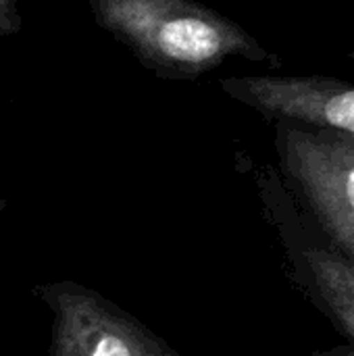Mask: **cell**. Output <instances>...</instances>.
Returning a JSON list of instances; mask_svg holds the SVG:
<instances>
[{
	"mask_svg": "<svg viewBox=\"0 0 354 356\" xmlns=\"http://www.w3.org/2000/svg\"><path fill=\"white\" fill-rule=\"evenodd\" d=\"M275 146L288 181L354 267V138L275 121Z\"/></svg>",
	"mask_w": 354,
	"mask_h": 356,
	"instance_id": "2",
	"label": "cell"
},
{
	"mask_svg": "<svg viewBox=\"0 0 354 356\" xmlns=\"http://www.w3.org/2000/svg\"><path fill=\"white\" fill-rule=\"evenodd\" d=\"M94 19L163 77H196L232 56L275 60L242 25L194 0H90Z\"/></svg>",
	"mask_w": 354,
	"mask_h": 356,
	"instance_id": "1",
	"label": "cell"
},
{
	"mask_svg": "<svg viewBox=\"0 0 354 356\" xmlns=\"http://www.w3.org/2000/svg\"><path fill=\"white\" fill-rule=\"evenodd\" d=\"M4 211H6V200L0 196V219H2V215H4Z\"/></svg>",
	"mask_w": 354,
	"mask_h": 356,
	"instance_id": "8",
	"label": "cell"
},
{
	"mask_svg": "<svg viewBox=\"0 0 354 356\" xmlns=\"http://www.w3.org/2000/svg\"><path fill=\"white\" fill-rule=\"evenodd\" d=\"M21 29V15L15 0H0V35H13Z\"/></svg>",
	"mask_w": 354,
	"mask_h": 356,
	"instance_id": "6",
	"label": "cell"
},
{
	"mask_svg": "<svg viewBox=\"0 0 354 356\" xmlns=\"http://www.w3.org/2000/svg\"><path fill=\"white\" fill-rule=\"evenodd\" d=\"M305 265L317 298L354 342V267L340 252L319 246L305 252Z\"/></svg>",
	"mask_w": 354,
	"mask_h": 356,
	"instance_id": "5",
	"label": "cell"
},
{
	"mask_svg": "<svg viewBox=\"0 0 354 356\" xmlns=\"http://www.w3.org/2000/svg\"><path fill=\"white\" fill-rule=\"evenodd\" d=\"M321 356H354V348L351 346H344V348H336V350H330Z\"/></svg>",
	"mask_w": 354,
	"mask_h": 356,
	"instance_id": "7",
	"label": "cell"
},
{
	"mask_svg": "<svg viewBox=\"0 0 354 356\" xmlns=\"http://www.w3.org/2000/svg\"><path fill=\"white\" fill-rule=\"evenodd\" d=\"M346 58H348V60L353 63V67H354V50H353V52H348V54H346Z\"/></svg>",
	"mask_w": 354,
	"mask_h": 356,
	"instance_id": "9",
	"label": "cell"
},
{
	"mask_svg": "<svg viewBox=\"0 0 354 356\" xmlns=\"http://www.w3.org/2000/svg\"><path fill=\"white\" fill-rule=\"evenodd\" d=\"M221 90L267 119L354 138L353 81L330 75H244L221 79Z\"/></svg>",
	"mask_w": 354,
	"mask_h": 356,
	"instance_id": "4",
	"label": "cell"
},
{
	"mask_svg": "<svg viewBox=\"0 0 354 356\" xmlns=\"http://www.w3.org/2000/svg\"><path fill=\"white\" fill-rule=\"evenodd\" d=\"M31 296L50 315L48 356H182L131 313L79 282L35 284Z\"/></svg>",
	"mask_w": 354,
	"mask_h": 356,
	"instance_id": "3",
	"label": "cell"
}]
</instances>
